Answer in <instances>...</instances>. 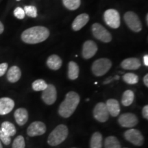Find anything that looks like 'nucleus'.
<instances>
[{
    "label": "nucleus",
    "mask_w": 148,
    "mask_h": 148,
    "mask_svg": "<svg viewBox=\"0 0 148 148\" xmlns=\"http://www.w3.org/2000/svg\"><path fill=\"white\" fill-rule=\"evenodd\" d=\"M91 30L94 37L101 42H109L112 40L110 33L101 24L98 23L92 24Z\"/></svg>",
    "instance_id": "0eeeda50"
},
{
    "label": "nucleus",
    "mask_w": 148,
    "mask_h": 148,
    "mask_svg": "<svg viewBox=\"0 0 148 148\" xmlns=\"http://www.w3.org/2000/svg\"><path fill=\"white\" fill-rule=\"evenodd\" d=\"M49 36V31L44 26H34L25 29L21 34V40L27 44H37L45 41Z\"/></svg>",
    "instance_id": "f257e3e1"
},
{
    "label": "nucleus",
    "mask_w": 148,
    "mask_h": 148,
    "mask_svg": "<svg viewBox=\"0 0 148 148\" xmlns=\"http://www.w3.org/2000/svg\"><path fill=\"white\" fill-rule=\"evenodd\" d=\"M41 99L45 104L49 106L53 104L56 102L57 99V90L53 84H47V88L42 90Z\"/></svg>",
    "instance_id": "9b49d317"
},
{
    "label": "nucleus",
    "mask_w": 148,
    "mask_h": 148,
    "mask_svg": "<svg viewBox=\"0 0 148 148\" xmlns=\"http://www.w3.org/2000/svg\"><path fill=\"white\" fill-rule=\"evenodd\" d=\"M125 140L136 146H142L144 143V136L137 129L130 128L124 132Z\"/></svg>",
    "instance_id": "6e6552de"
},
{
    "label": "nucleus",
    "mask_w": 148,
    "mask_h": 148,
    "mask_svg": "<svg viewBox=\"0 0 148 148\" xmlns=\"http://www.w3.org/2000/svg\"><path fill=\"white\" fill-rule=\"evenodd\" d=\"M8 67V64L6 62H3V63L0 64V77L3 76L6 73Z\"/></svg>",
    "instance_id": "473e14b6"
},
{
    "label": "nucleus",
    "mask_w": 148,
    "mask_h": 148,
    "mask_svg": "<svg viewBox=\"0 0 148 148\" xmlns=\"http://www.w3.org/2000/svg\"><path fill=\"white\" fill-rule=\"evenodd\" d=\"M104 148H121V145L116 136H109L104 140Z\"/></svg>",
    "instance_id": "393cba45"
},
{
    "label": "nucleus",
    "mask_w": 148,
    "mask_h": 148,
    "mask_svg": "<svg viewBox=\"0 0 148 148\" xmlns=\"http://www.w3.org/2000/svg\"><path fill=\"white\" fill-rule=\"evenodd\" d=\"M46 64L50 69L57 71L62 66V60L58 55L52 54L48 57Z\"/></svg>",
    "instance_id": "aec40b11"
},
{
    "label": "nucleus",
    "mask_w": 148,
    "mask_h": 148,
    "mask_svg": "<svg viewBox=\"0 0 148 148\" xmlns=\"http://www.w3.org/2000/svg\"><path fill=\"white\" fill-rule=\"evenodd\" d=\"M134 92L132 90H126L123 92L121 97V103L124 106H129L134 100Z\"/></svg>",
    "instance_id": "5701e85b"
},
{
    "label": "nucleus",
    "mask_w": 148,
    "mask_h": 148,
    "mask_svg": "<svg viewBox=\"0 0 148 148\" xmlns=\"http://www.w3.org/2000/svg\"><path fill=\"white\" fill-rule=\"evenodd\" d=\"M69 134V130L66 125L60 124L57 125L51 132L47 138V143L54 147L63 143Z\"/></svg>",
    "instance_id": "7ed1b4c3"
},
{
    "label": "nucleus",
    "mask_w": 148,
    "mask_h": 148,
    "mask_svg": "<svg viewBox=\"0 0 148 148\" xmlns=\"http://www.w3.org/2000/svg\"><path fill=\"white\" fill-rule=\"evenodd\" d=\"M47 127L43 122L36 121L32 122L27 128V134L29 137L41 136L46 132Z\"/></svg>",
    "instance_id": "f8f14e48"
},
{
    "label": "nucleus",
    "mask_w": 148,
    "mask_h": 148,
    "mask_svg": "<svg viewBox=\"0 0 148 148\" xmlns=\"http://www.w3.org/2000/svg\"><path fill=\"white\" fill-rule=\"evenodd\" d=\"M14 101L10 97L0 98V115H6L13 110Z\"/></svg>",
    "instance_id": "4468645a"
},
{
    "label": "nucleus",
    "mask_w": 148,
    "mask_h": 148,
    "mask_svg": "<svg viewBox=\"0 0 148 148\" xmlns=\"http://www.w3.org/2000/svg\"><path fill=\"white\" fill-rule=\"evenodd\" d=\"M23 10L25 14L29 17L35 18L37 16V9L34 5H25Z\"/></svg>",
    "instance_id": "c756f323"
},
{
    "label": "nucleus",
    "mask_w": 148,
    "mask_h": 148,
    "mask_svg": "<svg viewBox=\"0 0 148 148\" xmlns=\"http://www.w3.org/2000/svg\"><path fill=\"white\" fill-rule=\"evenodd\" d=\"M143 83L145 85V86H148V74H146L143 77Z\"/></svg>",
    "instance_id": "f704fd0d"
},
{
    "label": "nucleus",
    "mask_w": 148,
    "mask_h": 148,
    "mask_svg": "<svg viewBox=\"0 0 148 148\" xmlns=\"http://www.w3.org/2000/svg\"><path fill=\"white\" fill-rule=\"evenodd\" d=\"M141 63L139 59L136 58H128L121 62V66L125 70H136L139 69Z\"/></svg>",
    "instance_id": "f3484780"
},
{
    "label": "nucleus",
    "mask_w": 148,
    "mask_h": 148,
    "mask_svg": "<svg viewBox=\"0 0 148 148\" xmlns=\"http://www.w3.org/2000/svg\"><path fill=\"white\" fill-rule=\"evenodd\" d=\"M118 123L123 127L132 128L138 123L137 116L131 112H125L121 114L118 117Z\"/></svg>",
    "instance_id": "1a4fd4ad"
},
{
    "label": "nucleus",
    "mask_w": 148,
    "mask_h": 148,
    "mask_svg": "<svg viewBox=\"0 0 148 148\" xmlns=\"http://www.w3.org/2000/svg\"><path fill=\"white\" fill-rule=\"evenodd\" d=\"M125 23L131 30L134 32H139L142 29V24L137 14L132 11L126 12L124 14Z\"/></svg>",
    "instance_id": "423d86ee"
},
{
    "label": "nucleus",
    "mask_w": 148,
    "mask_h": 148,
    "mask_svg": "<svg viewBox=\"0 0 148 148\" xmlns=\"http://www.w3.org/2000/svg\"><path fill=\"white\" fill-rule=\"evenodd\" d=\"M0 140L5 145H10L11 143V137L9 136L8 134H5L2 130L1 129V127H0Z\"/></svg>",
    "instance_id": "7c9ffc66"
},
{
    "label": "nucleus",
    "mask_w": 148,
    "mask_h": 148,
    "mask_svg": "<svg viewBox=\"0 0 148 148\" xmlns=\"http://www.w3.org/2000/svg\"><path fill=\"white\" fill-rule=\"evenodd\" d=\"M103 19L107 25L113 29H116L120 26L121 18L117 10L114 9H108L103 14Z\"/></svg>",
    "instance_id": "39448f33"
},
{
    "label": "nucleus",
    "mask_w": 148,
    "mask_h": 148,
    "mask_svg": "<svg viewBox=\"0 0 148 148\" xmlns=\"http://www.w3.org/2000/svg\"><path fill=\"white\" fill-rule=\"evenodd\" d=\"M17 1H19V0H17Z\"/></svg>",
    "instance_id": "c03bdc74"
},
{
    "label": "nucleus",
    "mask_w": 148,
    "mask_h": 148,
    "mask_svg": "<svg viewBox=\"0 0 148 148\" xmlns=\"http://www.w3.org/2000/svg\"><path fill=\"white\" fill-rule=\"evenodd\" d=\"M93 116L96 121L104 123L108 121L109 118L108 111L107 110L106 103L103 102H99L95 105L93 109Z\"/></svg>",
    "instance_id": "9d476101"
},
{
    "label": "nucleus",
    "mask_w": 148,
    "mask_h": 148,
    "mask_svg": "<svg viewBox=\"0 0 148 148\" xmlns=\"http://www.w3.org/2000/svg\"><path fill=\"white\" fill-rule=\"evenodd\" d=\"M71 148H77V147H71Z\"/></svg>",
    "instance_id": "79ce46f5"
},
{
    "label": "nucleus",
    "mask_w": 148,
    "mask_h": 148,
    "mask_svg": "<svg viewBox=\"0 0 148 148\" xmlns=\"http://www.w3.org/2000/svg\"><path fill=\"white\" fill-rule=\"evenodd\" d=\"M1 129L4 132L5 134H8L9 136L12 137L14 136L16 133V127L10 121H3L1 125Z\"/></svg>",
    "instance_id": "b1692460"
},
{
    "label": "nucleus",
    "mask_w": 148,
    "mask_h": 148,
    "mask_svg": "<svg viewBox=\"0 0 148 148\" xmlns=\"http://www.w3.org/2000/svg\"><path fill=\"white\" fill-rule=\"evenodd\" d=\"M89 21V16L87 14H81L76 16L72 23V29L74 31H78L81 29Z\"/></svg>",
    "instance_id": "a211bd4d"
},
{
    "label": "nucleus",
    "mask_w": 148,
    "mask_h": 148,
    "mask_svg": "<svg viewBox=\"0 0 148 148\" xmlns=\"http://www.w3.org/2000/svg\"><path fill=\"white\" fill-rule=\"evenodd\" d=\"M62 3L68 10H75L81 4V0H62Z\"/></svg>",
    "instance_id": "a878e982"
},
{
    "label": "nucleus",
    "mask_w": 148,
    "mask_h": 148,
    "mask_svg": "<svg viewBox=\"0 0 148 148\" xmlns=\"http://www.w3.org/2000/svg\"><path fill=\"white\" fill-rule=\"evenodd\" d=\"M97 51V44L92 40H86L82 46V57L86 60L92 58Z\"/></svg>",
    "instance_id": "ddd939ff"
},
{
    "label": "nucleus",
    "mask_w": 148,
    "mask_h": 148,
    "mask_svg": "<svg viewBox=\"0 0 148 148\" xmlns=\"http://www.w3.org/2000/svg\"><path fill=\"white\" fill-rule=\"evenodd\" d=\"M142 114H143L144 119L147 120L148 119V106L147 105H145V106L143 108V110H142Z\"/></svg>",
    "instance_id": "72a5a7b5"
},
{
    "label": "nucleus",
    "mask_w": 148,
    "mask_h": 148,
    "mask_svg": "<svg viewBox=\"0 0 148 148\" xmlns=\"http://www.w3.org/2000/svg\"><path fill=\"white\" fill-rule=\"evenodd\" d=\"M112 80V78H108V79H106V80H105V82H103V84H108V83H110Z\"/></svg>",
    "instance_id": "4c0bfd02"
},
{
    "label": "nucleus",
    "mask_w": 148,
    "mask_h": 148,
    "mask_svg": "<svg viewBox=\"0 0 148 148\" xmlns=\"http://www.w3.org/2000/svg\"><path fill=\"white\" fill-rule=\"evenodd\" d=\"M21 77V71L17 66H12L7 72V79L10 83H15Z\"/></svg>",
    "instance_id": "6ab92c4d"
},
{
    "label": "nucleus",
    "mask_w": 148,
    "mask_h": 148,
    "mask_svg": "<svg viewBox=\"0 0 148 148\" xmlns=\"http://www.w3.org/2000/svg\"><path fill=\"white\" fill-rule=\"evenodd\" d=\"M12 148H25V138L22 135H18L12 142Z\"/></svg>",
    "instance_id": "c85d7f7f"
},
{
    "label": "nucleus",
    "mask_w": 148,
    "mask_h": 148,
    "mask_svg": "<svg viewBox=\"0 0 148 148\" xmlns=\"http://www.w3.org/2000/svg\"><path fill=\"white\" fill-rule=\"evenodd\" d=\"M4 30V26H3V23L0 21V34H1Z\"/></svg>",
    "instance_id": "e433bc0d"
},
{
    "label": "nucleus",
    "mask_w": 148,
    "mask_h": 148,
    "mask_svg": "<svg viewBox=\"0 0 148 148\" xmlns=\"http://www.w3.org/2000/svg\"><path fill=\"white\" fill-rule=\"evenodd\" d=\"M14 117L16 123L19 126H23L28 121V112L24 108H17L14 112Z\"/></svg>",
    "instance_id": "2eb2a0df"
},
{
    "label": "nucleus",
    "mask_w": 148,
    "mask_h": 148,
    "mask_svg": "<svg viewBox=\"0 0 148 148\" xmlns=\"http://www.w3.org/2000/svg\"><path fill=\"white\" fill-rule=\"evenodd\" d=\"M123 80L128 84H136L138 82V76L133 73H127L123 75Z\"/></svg>",
    "instance_id": "bb28decb"
},
{
    "label": "nucleus",
    "mask_w": 148,
    "mask_h": 148,
    "mask_svg": "<svg viewBox=\"0 0 148 148\" xmlns=\"http://www.w3.org/2000/svg\"><path fill=\"white\" fill-rule=\"evenodd\" d=\"M47 84L45 80L42 79H38L32 82V89L35 91H42L47 88Z\"/></svg>",
    "instance_id": "cd10ccee"
},
{
    "label": "nucleus",
    "mask_w": 148,
    "mask_h": 148,
    "mask_svg": "<svg viewBox=\"0 0 148 148\" xmlns=\"http://www.w3.org/2000/svg\"><path fill=\"white\" fill-rule=\"evenodd\" d=\"M0 148H3L2 143H1V140H0Z\"/></svg>",
    "instance_id": "a19ab883"
},
{
    "label": "nucleus",
    "mask_w": 148,
    "mask_h": 148,
    "mask_svg": "<svg viewBox=\"0 0 148 148\" xmlns=\"http://www.w3.org/2000/svg\"><path fill=\"white\" fill-rule=\"evenodd\" d=\"M13 13L14 16L18 18V19H23L25 15L24 10L22 8H21V7H17V8L14 9Z\"/></svg>",
    "instance_id": "2f4dec72"
},
{
    "label": "nucleus",
    "mask_w": 148,
    "mask_h": 148,
    "mask_svg": "<svg viewBox=\"0 0 148 148\" xmlns=\"http://www.w3.org/2000/svg\"><path fill=\"white\" fill-rule=\"evenodd\" d=\"M123 148H127V147H123Z\"/></svg>",
    "instance_id": "37998d69"
},
{
    "label": "nucleus",
    "mask_w": 148,
    "mask_h": 148,
    "mask_svg": "<svg viewBox=\"0 0 148 148\" xmlns=\"http://www.w3.org/2000/svg\"><path fill=\"white\" fill-rule=\"evenodd\" d=\"M112 64L110 59L106 58H99L93 62L91 66V71L95 76H102L110 69Z\"/></svg>",
    "instance_id": "20e7f679"
},
{
    "label": "nucleus",
    "mask_w": 148,
    "mask_h": 148,
    "mask_svg": "<svg viewBox=\"0 0 148 148\" xmlns=\"http://www.w3.org/2000/svg\"><path fill=\"white\" fill-rule=\"evenodd\" d=\"M80 101V97L76 92L69 91L58 108L59 115L63 118H69L74 113Z\"/></svg>",
    "instance_id": "f03ea898"
},
{
    "label": "nucleus",
    "mask_w": 148,
    "mask_h": 148,
    "mask_svg": "<svg viewBox=\"0 0 148 148\" xmlns=\"http://www.w3.org/2000/svg\"><path fill=\"white\" fill-rule=\"evenodd\" d=\"M146 23H147V24H148V14L146 15Z\"/></svg>",
    "instance_id": "58836bf2"
},
{
    "label": "nucleus",
    "mask_w": 148,
    "mask_h": 148,
    "mask_svg": "<svg viewBox=\"0 0 148 148\" xmlns=\"http://www.w3.org/2000/svg\"><path fill=\"white\" fill-rule=\"evenodd\" d=\"M102 140V134L100 132H94L90 140V148H101Z\"/></svg>",
    "instance_id": "4be33fe9"
},
{
    "label": "nucleus",
    "mask_w": 148,
    "mask_h": 148,
    "mask_svg": "<svg viewBox=\"0 0 148 148\" xmlns=\"http://www.w3.org/2000/svg\"><path fill=\"white\" fill-rule=\"evenodd\" d=\"M114 79H119V75H116V76L114 77Z\"/></svg>",
    "instance_id": "ea45409f"
},
{
    "label": "nucleus",
    "mask_w": 148,
    "mask_h": 148,
    "mask_svg": "<svg viewBox=\"0 0 148 148\" xmlns=\"http://www.w3.org/2000/svg\"><path fill=\"white\" fill-rule=\"evenodd\" d=\"M79 73L78 64L74 61H70L68 64V77L71 80H75L78 77Z\"/></svg>",
    "instance_id": "412c9836"
},
{
    "label": "nucleus",
    "mask_w": 148,
    "mask_h": 148,
    "mask_svg": "<svg viewBox=\"0 0 148 148\" xmlns=\"http://www.w3.org/2000/svg\"><path fill=\"white\" fill-rule=\"evenodd\" d=\"M105 103H106L107 110H108L110 115L114 116V117L119 115L121 108H120L119 101L116 99H108Z\"/></svg>",
    "instance_id": "dca6fc26"
},
{
    "label": "nucleus",
    "mask_w": 148,
    "mask_h": 148,
    "mask_svg": "<svg viewBox=\"0 0 148 148\" xmlns=\"http://www.w3.org/2000/svg\"><path fill=\"white\" fill-rule=\"evenodd\" d=\"M143 63L146 66H148V55H145L143 56Z\"/></svg>",
    "instance_id": "c9c22d12"
}]
</instances>
